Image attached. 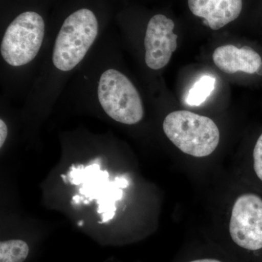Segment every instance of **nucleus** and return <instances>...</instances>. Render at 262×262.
I'll return each instance as SVG.
<instances>
[{"instance_id":"8","label":"nucleus","mask_w":262,"mask_h":262,"mask_svg":"<svg viewBox=\"0 0 262 262\" xmlns=\"http://www.w3.org/2000/svg\"><path fill=\"white\" fill-rule=\"evenodd\" d=\"M213 61L219 70L227 75L238 72L246 74L257 73L262 64L261 57L252 48H241L233 45L220 46L213 51Z\"/></svg>"},{"instance_id":"4","label":"nucleus","mask_w":262,"mask_h":262,"mask_svg":"<svg viewBox=\"0 0 262 262\" xmlns=\"http://www.w3.org/2000/svg\"><path fill=\"white\" fill-rule=\"evenodd\" d=\"M164 134L182 152L195 158L209 156L216 149L220 132L209 117L186 110L169 113L163 122Z\"/></svg>"},{"instance_id":"11","label":"nucleus","mask_w":262,"mask_h":262,"mask_svg":"<svg viewBox=\"0 0 262 262\" xmlns=\"http://www.w3.org/2000/svg\"><path fill=\"white\" fill-rule=\"evenodd\" d=\"M253 168L258 179L262 181V134L253 149Z\"/></svg>"},{"instance_id":"14","label":"nucleus","mask_w":262,"mask_h":262,"mask_svg":"<svg viewBox=\"0 0 262 262\" xmlns=\"http://www.w3.org/2000/svg\"><path fill=\"white\" fill-rule=\"evenodd\" d=\"M189 262H222L216 259H212V258H203V259L194 260V261Z\"/></svg>"},{"instance_id":"2","label":"nucleus","mask_w":262,"mask_h":262,"mask_svg":"<svg viewBox=\"0 0 262 262\" xmlns=\"http://www.w3.org/2000/svg\"><path fill=\"white\" fill-rule=\"evenodd\" d=\"M120 63L115 39L103 35L72 77L63 93L66 98L97 107L122 125H137L145 114L144 101Z\"/></svg>"},{"instance_id":"13","label":"nucleus","mask_w":262,"mask_h":262,"mask_svg":"<svg viewBox=\"0 0 262 262\" xmlns=\"http://www.w3.org/2000/svg\"><path fill=\"white\" fill-rule=\"evenodd\" d=\"M115 211H116V206H114L113 208H110L108 211L105 212L103 213V220L100 223H105L108 221L111 220L114 218L115 215Z\"/></svg>"},{"instance_id":"9","label":"nucleus","mask_w":262,"mask_h":262,"mask_svg":"<svg viewBox=\"0 0 262 262\" xmlns=\"http://www.w3.org/2000/svg\"><path fill=\"white\" fill-rule=\"evenodd\" d=\"M29 248L21 239H10L0 244V262H24L28 256Z\"/></svg>"},{"instance_id":"10","label":"nucleus","mask_w":262,"mask_h":262,"mask_svg":"<svg viewBox=\"0 0 262 262\" xmlns=\"http://www.w3.org/2000/svg\"><path fill=\"white\" fill-rule=\"evenodd\" d=\"M215 79L210 75L201 77L192 89L189 90L186 102L189 106H200L206 101L207 98L214 90Z\"/></svg>"},{"instance_id":"7","label":"nucleus","mask_w":262,"mask_h":262,"mask_svg":"<svg viewBox=\"0 0 262 262\" xmlns=\"http://www.w3.org/2000/svg\"><path fill=\"white\" fill-rule=\"evenodd\" d=\"M193 15L203 18L212 30H219L238 18L243 0H188Z\"/></svg>"},{"instance_id":"15","label":"nucleus","mask_w":262,"mask_h":262,"mask_svg":"<svg viewBox=\"0 0 262 262\" xmlns=\"http://www.w3.org/2000/svg\"><path fill=\"white\" fill-rule=\"evenodd\" d=\"M72 201L75 202V204H80V201H84V200L83 196L75 195L72 198Z\"/></svg>"},{"instance_id":"16","label":"nucleus","mask_w":262,"mask_h":262,"mask_svg":"<svg viewBox=\"0 0 262 262\" xmlns=\"http://www.w3.org/2000/svg\"><path fill=\"white\" fill-rule=\"evenodd\" d=\"M90 202H91V201H87V200H84V201H83V203H84V204L88 205V204H89Z\"/></svg>"},{"instance_id":"6","label":"nucleus","mask_w":262,"mask_h":262,"mask_svg":"<svg viewBox=\"0 0 262 262\" xmlns=\"http://www.w3.org/2000/svg\"><path fill=\"white\" fill-rule=\"evenodd\" d=\"M174 28L173 20L166 15L156 14L150 18L142 40L143 59L149 70L159 71L168 64L178 47Z\"/></svg>"},{"instance_id":"5","label":"nucleus","mask_w":262,"mask_h":262,"mask_svg":"<svg viewBox=\"0 0 262 262\" xmlns=\"http://www.w3.org/2000/svg\"><path fill=\"white\" fill-rule=\"evenodd\" d=\"M229 233L234 244L250 251L262 248V199L245 194L234 202L229 222Z\"/></svg>"},{"instance_id":"3","label":"nucleus","mask_w":262,"mask_h":262,"mask_svg":"<svg viewBox=\"0 0 262 262\" xmlns=\"http://www.w3.org/2000/svg\"><path fill=\"white\" fill-rule=\"evenodd\" d=\"M49 35L46 18L34 8L20 10L2 28L0 62L5 89H14L23 79L32 80Z\"/></svg>"},{"instance_id":"12","label":"nucleus","mask_w":262,"mask_h":262,"mask_svg":"<svg viewBox=\"0 0 262 262\" xmlns=\"http://www.w3.org/2000/svg\"><path fill=\"white\" fill-rule=\"evenodd\" d=\"M8 136V127L3 118L0 120V148H3Z\"/></svg>"},{"instance_id":"1","label":"nucleus","mask_w":262,"mask_h":262,"mask_svg":"<svg viewBox=\"0 0 262 262\" xmlns=\"http://www.w3.org/2000/svg\"><path fill=\"white\" fill-rule=\"evenodd\" d=\"M103 31V19L91 5H77L65 15L50 33L27 91V110L37 113L50 110L102 37Z\"/></svg>"},{"instance_id":"17","label":"nucleus","mask_w":262,"mask_h":262,"mask_svg":"<svg viewBox=\"0 0 262 262\" xmlns=\"http://www.w3.org/2000/svg\"><path fill=\"white\" fill-rule=\"evenodd\" d=\"M78 225L81 227V226L83 225V221H80V222H78Z\"/></svg>"}]
</instances>
